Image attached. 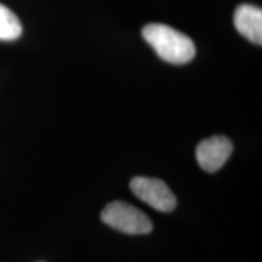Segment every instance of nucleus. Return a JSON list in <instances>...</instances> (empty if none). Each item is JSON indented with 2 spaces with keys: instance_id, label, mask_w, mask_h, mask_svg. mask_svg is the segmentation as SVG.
<instances>
[{
  "instance_id": "f257e3e1",
  "label": "nucleus",
  "mask_w": 262,
  "mask_h": 262,
  "mask_svg": "<svg viewBox=\"0 0 262 262\" xmlns=\"http://www.w3.org/2000/svg\"><path fill=\"white\" fill-rule=\"evenodd\" d=\"M142 37L162 60L172 64H185L195 56V45L183 33L162 24L147 25Z\"/></svg>"
},
{
  "instance_id": "20e7f679",
  "label": "nucleus",
  "mask_w": 262,
  "mask_h": 262,
  "mask_svg": "<svg viewBox=\"0 0 262 262\" xmlns=\"http://www.w3.org/2000/svg\"><path fill=\"white\" fill-rule=\"evenodd\" d=\"M233 150V145L227 137L212 136L203 140L196 147V162L203 170L214 172L220 170Z\"/></svg>"
},
{
  "instance_id": "f03ea898",
  "label": "nucleus",
  "mask_w": 262,
  "mask_h": 262,
  "mask_svg": "<svg viewBox=\"0 0 262 262\" xmlns=\"http://www.w3.org/2000/svg\"><path fill=\"white\" fill-rule=\"evenodd\" d=\"M101 220L117 231L126 234H147L152 231L148 216L125 202L110 203L101 212Z\"/></svg>"
},
{
  "instance_id": "423d86ee",
  "label": "nucleus",
  "mask_w": 262,
  "mask_h": 262,
  "mask_svg": "<svg viewBox=\"0 0 262 262\" xmlns=\"http://www.w3.org/2000/svg\"><path fill=\"white\" fill-rule=\"evenodd\" d=\"M22 25L11 10L0 4V40L12 41L21 37Z\"/></svg>"
},
{
  "instance_id": "39448f33",
  "label": "nucleus",
  "mask_w": 262,
  "mask_h": 262,
  "mask_svg": "<svg viewBox=\"0 0 262 262\" xmlns=\"http://www.w3.org/2000/svg\"><path fill=\"white\" fill-rule=\"evenodd\" d=\"M234 26L245 39L254 44H262V11L257 6L243 4L234 12Z\"/></svg>"
},
{
  "instance_id": "7ed1b4c3",
  "label": "nucleus",
  "mask_w": 262,
  "mask_h": 262,
  "mask_svg": "<svg viewBox=\"0 0 262 262\" xmlns=\"http://www.w3.org/2000/svg\"><path fill=\"white\" fill-rule=\"evenodd\" d=\"M130 189L137 198L158 211L169 212L176 206L175 194L162 180L136 176L131 180Z\"/></svg>"
}]
</instances>
